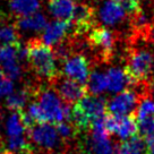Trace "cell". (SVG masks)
I'll return each mask as SVG.
<instances>
[{
  "label": "cell",
  "mask_w": 154,
  "mask_h": 154,
  "mask_svg": "<svg viewBox=\"0 0 154 154\" xmlns=\"http://www.w3.org/2000/svg\"><path fill=\"white\" fill-rule=\"evenodd\" d=\"M106 112V101L96 95H86L72 108V118L79 131H90L93 122L103 117Z\"/></svg>",
  "instance_id": "cell-1"
},
{
  "label": "cell",
  "mask_w": 154,
  "mask_h": 154,
  "mask_svg": "<svg viewBox=\"0 0 154 154\" xmlns=\"http://www.w3.org/2000/svg\"><path fill=\"white\" fill-rule=\"evenodd\" d=\"M26 49L29 67L36 75L51 81L59 74L56 67L54 53L42 40L31 38L26 43Z\"/></svg>",
  "instance_id": "cell-2"
},
{
  "label": "cell",
  "mask_w": 154,
  "mask_h": 154,
  "mask_svg": "<svg viewBox=\"0 0 154 154\" xmlns=\"http://www.w3.org/2000/svg\"><path fill=\"white\" fill-rule=\"evenodd\" d=\"M154 67V54L144 48H130L124 68L131 86H145Z\"/></svg>",
  "instance_id": "cell-3"
},
{
  "label": "cell",
  "mask_w": 154,
  "mask_h": 154,
  "mask_svg": "<svg viewBox=\"0 0 154 154\" xmlns=\"http://www.w3.org/2000/svg\"><path fill=\"white\" fill-rule=\"evenodd\" d=\"M34 97L47 117L48 122L57 125L63 121H70L72 106L60 101L53 88L45 86L36 87Z\"/></svg>",
  "instance_id": "cell-4"
},
{
  "label": "cell",
  "mask_w": 154,
  "mask_h": 154,
  "mask_svg": "<svg viewBox=\"0 0 154 154\" xmlns=\"http://www.w3.org/2000/svg\"><path fill=\"white\" fill-rule=\"evenodd\" d=\"M86 43L99 54V59L104 63H108L113 56L115 35L104 26L92 29L87 33Z\"/></svg>",
  "instance_id": "cell-5"
},
{
  "label": "cell",
  "mask_w": 154,
  "mask_h": 154,
  "mask_svg": "<svg viewBox=\"0 0 154 154\" xmlns=\"http://www.w3.org/2000/svg\"><path fill=\"white\" fill-rule=\"evenodd\" d=\"M29 140L41 149H45L48 152L57 151L63 142L58 134L56 126H51L49 124L34 126L27 133Z\"/></svg>",
  "instance_id": "cell-6"
},
{
  "label": "cell",
  "mask_w": 154,
  "mask_h": 154,
  "mask_svg": "<svg viewBox=\"0 0 154 154\" xmlns=\"http://www.w3.org/2000/svg\"><path fill=\"white\" fill-rule=\"evenodd\" d=\"M52 88L56 91L59 97H61L65 103L70 104L81 101L84 96L87 95V86L84 84L72 81L67 77H63L60 74L51 79Z\"/></svg>",
  "instance_id": "cell-7"
},
{
  "label": "cell",
  "mask_w": 154,
  "mask_h": 154,
  "mask_svg": "<svg viewBox=\"0 0 154 154\" xmlns=\"http://www.w3.org/2000/svg\"><path fill=\"white\" fill-rule=\"evenodd\" d=\"M140 97L134 90H124L118 93L110 101L106 102L108 115L116 117H126L127 115H134L140 104Z\"/></svg>",
  "instance_id": "cell-8"
},
{
  "label": "cell",
  "mask_w": 154,
  "mask_h": 154,
  "mask_svg": "<svg viewBox=\"0 0 154 154\" xmlns=\"http://www.w3.org/2000/svg\"><path fill=\"white\" fill-rule=\"evenodd\" d=\"M117 146H113L108 134L91 131L79 142L81 154H116Z\"/></svg>",
  "instance_id": "cell-9"
},
{
  "label": "cell",
  "mask_w": 154,
  "mask_h": 154,
  "mask_svg": "<svg viewBox=\"0 0 154 154\" xmlns=\"http://www.w3.org/2000/svg\"><path fill=\"white\" fill-rule=\"evenodd\" d=\"M63 70L67 78L84 84L90 78V61L84 54L72 53L63 61Z\"/></svg>",
  "instance_id": "cell-10"
},
{
  "label": "cell",
  "mask_w": 154,
  "mask_h": 154,
  "mask_svg": "<svg viewBox=\"0 0 154 154\" xmlns=\"http://www.w3.org/2000/svg\"><path fill=\"white\" fill-rule=\"evenodd\" d=\"M18 43L14 45H8V44L0 45V66L4 70V74H6L10 79H16L22 74V68L17 54Z\"/></svg>",
  "instance_id": "cell-11"
},
{
  "label": "cell",
  "mask_w": 154,
  "mask_h": 154,
  "mask_svg": "<svg viewBox=\"0 0 154 154\" xmlns=\"http://www.w3.org/2000/svg\"><path fill=\"white\" fill-rule=\"evenodd\" d=\"M72 22L56 20L48 24L42 34V41L47 45H57L65 40L66 35L72 29Z\"/></svg>",
  "instance_id": "cell-12"
},
{
  "label": "cell",
  "mask_w": 154,
  "mask_h": 154,
  "mask_svg": "<svg viewBox=\"0 0 154 154\" xmlns=\"http://www.w3.org/2000/svg\"><path fill=\"white\" fill-rule=\"evenodd\" d=\"M100 19L106 25L115 26L121 23L126 17V11L117 0H106L100 8Z\"/></svg>",
  "instance_id": "cell-13"
},
{
  "label": "cell",
  "mask_w": 154,
  "mask_h": 154,
  "mask_svg": "<svg viewBox=\"0 0 154 154\" xmlns=\"http://www.w3.org/2000/svg\"><path fill=\"white\" fill-rule=\"evenodd\" d=\"M76 4L74 0H49L48 9L58 20L72 22Z\"/></svg>",
  "instance_id": "cell-14"
},
{
  "label": "cell",
  "mask_w": 154,
  "mask_h": 154,
  "mask_svg": "<svg viewBox=\"0 0 154 154\" xmlns=\"http://www.w3.org/2000/svg\"><path fill=\"white\" fill-rule=\"evenodd\" d=\"M36 91V86L32 85H25L23 88H20L18 92L11 93L6 99V106L14 111H20L26 106V103L31 97H34Z\"/></svg>",
  "instance_id": "cell-15"
},
{
  "label": "cell",
  "mask_w": 154,
  "mask_h": 154,
  "mask_svg": "<svg viewBox=\"0 0 154 154\" xmlns=\"http://www.w3.org/2000/svg\"><path fill=\"white\" fill-rule=\"evenodd\" d=\"M48 26L47 18L42 14L36 13V14L29 15L26 17H20L17 19L15 27L22 31H33V32H40L44 31Z\"/></svg>",
  "instance_id": "cell-16"
},
{
  "label": "cell",
  "mask_w": 154,
  "mask_h": 154,
  "mask_svg": "<svg viewBox=\"0 0 154 154\" xmlns=\"http://www.w3.org/2000/svg\"><path fill=\"white\" fill-rule=\"evenodd\" d=\"M106 79H108V88L111 92H122L126 90L127 85H130V81L125 70L120 68H110L106 72Z\"/></svg>",
  "instance_id": "cell-17"
},
{
  "label": "cell",
  "mask_w": 154,
  "mask_h": 154,
  "mask_svg": "<svg viewBox=\"0 0 154 154\" xmlns=\"http://www.w3.org/2000/svg\"><path fill=\"white\" fill-rule=\"evenodd\" d=\"M137 133H138V126H137V119H136L135 115L118 118V125H117L116 134L120 138L128 140L131 137L136 136Z\"/></svg>",
  "instance_id": "cell-18"
},
{
  "label": "cell",
  "mask_w": 154,
  "mask_h": 154,
  "mask_svg": "<svg viewBox=\"0 0 154 154\" xmlns=\"http://www.w3.org/2000/svg\"><path fill=\"white\" fill-rule=\"evenodd\" d=\"M146 152L147 146L145 140L140 135H136L130 140L122 142L116 149V154H145Z\"/></svg>",
  "instance_id": "cell-19"
},
{
  "label": "cell",
  "mask_w": 154,
  "mask_h": 154,
  "mask_svg": "<svg viewBox=\"0 0 154 154\" xmlns=\"http://www.w3.org/2000/svg\"><path fill=\"white\" fill-rule=\"evenodd\" d=\"M9 7L18 18L36 14L40 8L38 0H9Z\"/></svg>",
  "instance_id": "cell-20"
},
{
  "label": "cell",
  "mask_w": 154,
  "mask_h": 154,
  "mask_svg": "<svg viewBox=\"0 0 154 154\" xmlns=\"http://www.w3.org/2000/svg\"><path fill=\"white\" fill-rule=\"evenodd\" d=\"M135 117L137 121L147 119V118H154V97L151 95H142L140 104L135 111Z\"/></svg>",
  "instance_id": "cell-21"
},
{
  "label": "cell",
  "mask_w": 154,
  "mask_h": 154,
  "mask_svg": "<svg viewBox=\"0 0 154 154\" xmlns=\"http://www.w3.org/2000/svg\"><path fill=\"white\" fill-rule=\"evenodd\" d=\"M106 88H108L106 74H102L99 72H92L90 75V81L87 85V90L92 95H97L103 91H106Z\"/></svg>",
  "instance_id": "cell-22"
},
{
  "label": "cell",
  "mask_w": 154,
  "mask_h": 154,
  "mask_svg": "<svg viewBox=\"0 0 154 154\" xmlns=\"http://www.w3.org/2000/svg\"><path fill=\"white\" fill-rule=\"evenodd\" d=\"M6 131H7V136L8 138L10 137H17V136H23L27 131L24 128V126L20 121V117H19L18 112H15L9 117V119L7 120L6 124Z\"/></svg>",
  "instance_id": "cell-23"
},
{
  "label": "cell",
  "mask_w": 154,
  "mask_h": 154,
  "mask_svg": "<svg viewBox=\"0 0 154 154\" xmlns=\"http://www.w3.org/2000/svg\"><path fill=\"white\" fill-rule=\"evenodd\" d=\"M56 129H57L58 134L60 136V138L67 143L69 140H74L77 135H79V130L77 129L75 125L70 122V121H63V122H59L56 125Z\"/></svg>",
  "instance_id": "cell-24"
},
{
  "label": "cell",
  "mask_w": 154,
  "mask_h": 154,
  "mask_svg": "<svg viewBox=\"0 0 154 154\" xmlns=\"http://www.w3.org/2000/svg\"><path fill=\"white\" fill-rule=\"evenodd\" d=\"M0 41L4 44L14 45L18 43V33L17 29L11 25H4L0 27Z\"/></svg>",
  "instance_id": "cell-25"
},
{
  "label": "cell",
  "mask_w": 154,
  "mask_h": 154,
  "mask_svg": "<svg viewBox=\"0 0 154 154\" xmlns=\"http://www.w3.org/2000/svg\"><path fill=\"white\" fill-rule=\"evenodd\" d=\"M138 134L145 140L152 138L154 136V118H147L137 121Z\"/></svg>",
  "instance_id": "cell-26"
},
{
  "label": "cell",
  "mask_w": 154,
  "mask_h": 154,
  "mask_svg": "<svg viewBox=\"0 0 154 154\" xmlns=\"http://www.w3.org/2000/svg\"><path fill=\"white\" fill-rule=\"evenodd\" d=\"M29 116L32 118V120L38 124V125H42V124H48V120H47V117L43 113V111L41 109V106H38V103L36 101L29 103V109L26 111Z\"/></svg>",
  "instance_id": "cell-27"
},
{
  "label": "cell",
  "mask_w": 154,
  "mask_h": 154,
  "mask_svg": "<svg viewBox=\"0 0 154 154\" xmlns=\"http://www.w3.org/2000/svg\"><path fill=\"white\" fill-rule=\"evenodd\" d=\"M14 84L10 81V78L4 76L0 78V97L5 95H10L13 93Z\"/></svg>",
  "instance_id": "cell-28"
},
{
  "label": "cell",
  "mask_w": 154,
  "mask_h": 154,
  "mask_svg": "<svg viewBox=\"0 0 154 154\" xmlns=\"http://www.w3.org/2000/svg\"><path fill=\"white\" fill-rule=\"evenodd\" d=\"M146 146H147V153L154 154V136L146 140Z\"/></svg>",
  "instance_id": "cell-29"
},
{
  "label": "cell",
  "mask_w": 154,
  "mask_h": 154,
  "mask_svg": "<svg viewBox=\"0 0 154 154\" xmlns=\"http://www.w3.org/2000/svg\"><path fill=\"white\" fill-rule=\"evenodd\" d=\"M0 154H13V152L7 149L6 147H4L2 144H0Z\"/></svg>",
  "instance_id": "cell-30"
},
{
  "label": "cell",
  "mask_w": 154,
  "mask_h": 154,
  "mask_svg": "<svg viewBox=\"0 0 154 154\" xmlns=\"http://www.w3.org/2000/svg\"><path fill=\"white\" fill-rule=\"evenodd\" d=\"M4 76H5V74H4V72H2V69L0 68V78H2Z\"/></svg>",
  "instance_id": "cell-31"
},
{
  "label": "cell",
  "mask_w": 154,
  "mask_h": 154,
  "mask_svg": "<svg viewBox=\"0 0 154 154\" xmlns=\"http://www.w3.org/2000/svg\"><path fill=\"white\" fill-rule=\"evenodd\" d=\"M117 1H119V2H125V1H129V0H117Z\"/></svg>",
  "instance_id": "cell-32"
},
{
  "label": "cell",
  "mask_w": 154,
  "mask_h": 154,
  "mask_svg": "<svg viewBox=\"0 0 154 154\" xmlns=\"http://www.w3.org/2000/svg\"><path fill=\"white\" fill-rule=\"evenodd\" d=\"M0 122H1V117H0Z\"/></svg>",
  "instance_id": "cell-33"
}]
</instances>
